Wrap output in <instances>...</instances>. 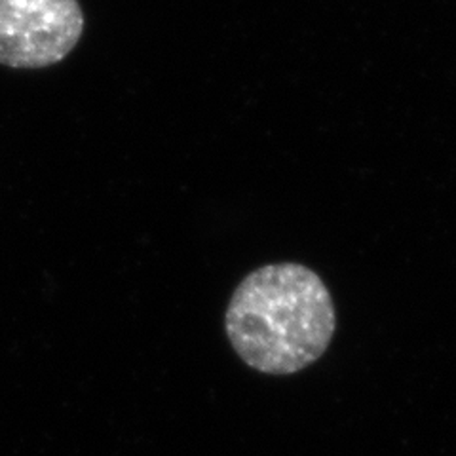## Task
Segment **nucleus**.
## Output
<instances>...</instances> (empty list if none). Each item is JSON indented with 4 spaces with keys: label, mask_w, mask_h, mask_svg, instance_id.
<instances>
[{
    "label": "nucleus",
    "mask_w": 456,
    "mask_h": 456,
    "mask_svg": "<svg viewBox=\"0 0 456 456\" xmlns=\"http://www.w3.org/2000/svg\"><path fill=\"white\" fill-rule=\"evenodd\" d=\"M238 358L265 375H295L318 362L337 331L325 281L298 263L265 265L241 280L224 312Z\"/></svg>",
    "instance_id": "1"
},
{
    "label": "nucleus",
    "mask_w": 456,
    "mask_h": 456,
    "mask_svg": "<svg viewBox=\"0 0 456 456\" xmlns=\"http://www.w3.org/2000/svg\"><path fill=\"white\" fill-rule=\"evenodd\" d=\"M78 0H0V65L45 69L63 61L84 33Z\"/></svg>",
    "instance_id": "2"
}]
</instances>
